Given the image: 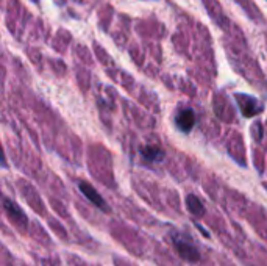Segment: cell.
Masks as SVG:
<instances>
[{"mask_svg": "<svg viewBox=\"0 0 267 266\" xmlns=\"http://www.w3.org/2000/svg\"><path fill=\"white\" fill-rule=\"evenodd\" d=\"M174 245L180 257L186 261H199L200 260V252L194 246L191 241H188L183 236H174Z\"/></svg>", "mask_w": 267, "mask_h": 266, "instance_id": "obj_1", "label": "cell"}, {"mask_svg": "<svg viewBox=\"0 0 267 266\" xmlns=\"http://www.w3.org/2000/svg\"><path fill=\"white\" fill-rule=\"evenodd\" d=\"M78 188H80V191L85 195V198L91 202V204H94L97 208H100V210H103V211H108V205H106V202L103 201V198L97 192V189L91 185V183H88V182H80L78 183Z\"/></svg>", "mask_w": 267, "mask_h": 266, "instance_id": "obj_2", "label": "cell"}, {"mask_svg": "<svg viewBox=\"0 0 267 266\" xmlns=\"http://www.w3.org/2000/svg\"><path fill=\"white\" fill-rule=\"evenodd\" d=\"M4 207H5L8 216L11 217V220H13L16 224H19L20 227H25V226H27V216H25V213L22 211V208H20L16 202H13V201H10V199H5V201H4Z\"/></svg>", "mask_w": 267, "mask_h": 266, "instance_id": "obj_3", "label": "cell"}, {"mask_svg": "<svg viewBox=\"0 0 267 266\" xmlns=\"http://www.w3.org/2000/svg\"><path fill=\"white\" fill-rule=\"evenodd\" d=\"M177 126L181 132H191L194 124H196V114L191 108H186V110H181L178 114H177Z\"/></svg>", "mask_w": 267, "mask_h": 266, "instance_id": "obj_4", "label": "cell"}, {"mask_svg": "<svg viewBox=\"0 0 267 266\" xmlns=\"http://www.w3.org/2000/svg\"><path fill=\"white\" fill-rule=\"evenodd\" d=\"M186 205H188V210L194 214V216H202L205 213V207L203 204L200 202V199L194 195H189L186 198Z\"/></svg>", "mask_w": 267, "mask_h": 266, "instance_id": "obj_5", "label": "cell"}, {"mask_svg": "<svg viewBox=\"0 0 267 266\" xmlns=\"http://www.w3.org/2000/svg\"><path fill=\"white\" fill-rule=\"evenodd\" d=\"M142 157L149 161H159L164 157V152L158 146H145L142 149Z\"/></svg>", "mask_w": 267, "mask_h": 266, "instance_id": "obj_6", "label": "cell"}, {"mask_svg": "<svg viewBox=\"0 0 267 266\" xmlns=\"http://www.w3.org/2000/svg\"><path fill=\"white\" fill-rule=\"evenodd\" d=\"M5 154H4V149H2V146H0V164L2 166H5Z\"/></svg>", "mask_w": 267, "mask_h": 266, "instance_id": "obj_7", "label": "cell"}]
</instances>
